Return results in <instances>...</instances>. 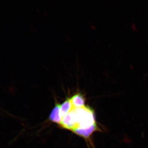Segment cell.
Instances as JSON below:
<instances>
[{
	"label": "cell",
	"mask_w": 148,
	"mask_h": 148,
	"mask_svg": "<svg viewBox=\"0 0 148 148\" xmlns=\"http://www.w3.org/2000/svg\"><path fill=\"white\" fill-rule=\"evenodd\" d=\"M74 110L76 115L77 128H88L97 123L93 111L90 107L84 106Z\"/></svg>",
	"instance_id": "6da1fadb"
},
{
	"label": "cell",
	"mask_w": 148,
	"mask_h": 148,
	"mask_svg": "<svg viewBox=\"0 0 148 148\" xmlns=\"http://www.w3.org/2000/svg\"><path fill=\"white\" fill-rule=\"evenodd\" d=\"M97 123L89 128L82 129L77 128L73 130L72 132L80 137L84 139L88 148H95L92 139V136L96 131H101Z\"/></svg>",
	"instance_id": "7a4b0ae2"
},
{
	"label": "cell",
	"mask_w": 148,
	"mask_h": 148,
	"mask_svg": "<svg viewBox=\"0 0 148 148\" xmlns=\"http://www.w3.org/2000/svg\"><path fill=\"white\" fill-rule=\"evenodd\" d=\"M74 109L62 118L60 124L63 128L71 131L77 128L78 126L76 115Z\"/></svg>",
	"instance_id": "3957f363"
},
{
	"label": "cell",
	"mask_w": 148,
	"mask_h": 148,
	"mask_svg": "<svg viewBox=\"0 0 148 148\" xmlns=\"http://www.w3.org/2000/svg\"><path fill=\"white\" fill-rule=\"evenodd\" d=\"M74 108H81L85 106V99L80 93L75 94L70 98Z\"/></svg>",
	"instance_id": "277c9868"
},
{
	"label": "cell",
	"mask_w": 148,
	"mask_h": 148,
	"mask_svg": "<svg viewBox=\"0 0 148 148\" xmlns=\"http://www.w3.org/2000/svg\"><path fill=\"white\" fill-rule=\"evenodd\" d=\"M74 109L70 98H68L61 105L60 108V115L62 118L67 114Z\"/></svg>",
	"instance_id": "5b68a950"
},
{
	"label": "cell",
	"mask_w": 148,
	"mask_h": 148,
	"mask_svg": "<svg viewBox=\"0 0 148 148\" xmlns=\"http://www.w3.org/2000/svg\"><path fill=\"white\" fill-rule=\"evenodd\" d=\"M60 104H56L52 110L49 117V119L51 121L60 124L62 120L60 115Z\"/></svg>",
	"instance_id": "8992f818"
},
{
	"label": "cell",
	"mask_w": 148,
	"mask_h": 148,
	"mask_svg": "<svg viewBox=\"0 0 148 148\" xmlns=\"http://www.w3.org/2000/svg\"><path fill=\"white\" fill-rule=\"evenodd\" d=\"M91 28L92 29H95V27L94 26H92L91 27Z\"/></svg>",
	"instance_id": "52a82bcc"
}]
</instances>
